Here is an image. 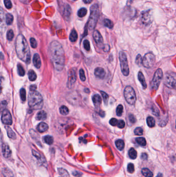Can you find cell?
Instances as JSON below:
<instances>
[{
  "mask_svg": "<svg viewBox=\"0 0 176 177\" xmlns=\"http://www.w3.org/2000/svg\"><path fill=\"white\" fill-rule=\"evenodd\" d=\"M147 158H148V155L146 153H143L142 154L141 158H142V160H146Z\"/></svg>",
  "mask_w": 176,
  "mask_h": 177,
  "instance_id": "db71d44e",
  "label": "cell"
},
{
  "mask_svg": "<svg viewBox=\"0 0 176 177\" xmlns=\"http://www.w3.org/2000/svg\"><path fill=\"white\" fill-rule=\"evenodd\" d=\"M72 10L71 7L68 4H66L64 6L63 11H62V15L66 20H68L70 19V16L71 15Z\"/></svg>",
  "mask_w": 176,
  "mask_h": 177,
  "instance_id": "5bb4252c",
  "label": "cell"
},
{
  "mask_svg": "<svg viewBox=\"0 0 176 177\" xmlns=\"http://www.w3.org/2000/svg\"><path fill=\"white\" fill-rule=\"evenodd\" d=\"M147 124L149 127H153L156 124V122L153 117H148L147 118Z\"/></svg>",
  "mask_w": 176,
  "mask_h": 177,
  "instance_id": "4316f807",
  "label": "cell"
},
{
  "mask_svg": "<svg viewBox=\"0 0 176 177\" xmlns=\"http://www.w3.org/2000/svg\"><path fill=\"white\" fill-rule=\"evenodd\" d=\"M44 141L49 145H51V144H52L53 141H54L53 137L50 135H47V136L44 137Z\"/></svg>",
  "mask_w": 176,
  "mask_h": 177,
  "instance_id": "1f68e13d",
  "label": "cell"
},
{
  "mask_svg": "<svg viewBox=\"0 0 176 177\" xmlns=\"http://www.w3.org/2000/svg\"><path fill=\"white\" fill-rule=\"evenodd\" d=\"M58 171L59 173V175H61V177H69L68 172L64 168H58Z\"/></svg>",
  "mask_w": 176,
  "mask_h": 177,
  "instance_id": "83f0119b",
  "label": "cell"
},
{
  "mask_svg": "<svg viewBox=\"0 0 176 177\" xmlns=\"http://www.w3.org/2000/svg\"><path fill=\"white\" fill-rule=\"evenodd\" d=\"M30 44L31 47L33 48H36L37 46V43L34 38H30Z\"/></svg>",
  "mask_w": 176,
  "mask_h": 177,
  "instance_id": "f6af8a7d",
  "label": "cell"
},
{
  "mask_svg": "<svg viewBox=\"0 0 176 177\" xmlns=\"http://www.w3.org/2000/svg\"><path fill=\"white\" fill-rule=\"evenodd\" d=\"M14 20V17L11 14H7L6 15V23L7 25H11Z\"/></svg>",
  "mask_w": 176,
  "mask_h": 177,
  "instance_id": "4dcf8cb0",
  "label": "cell"
},
{
  "mask_svg": "<svg viewBox=\"0 0 176 177\" xmlns=\"http://www.w3.org/2000/svg\"><path fill=\"white\" fill-rule=\"evenodd\" d=\"M135 1H137V0H128L127 2V7H131V4Z\"/></svg>",
  "mask_w": 176,
  "mask_h": 177,
  "instance_id": "f5cc1de1",
  "label": "cell"
},
{
  "mask_svg": "<svg viewBox=\"0 0 176 177\" xmlns=\"http://www.w3.org/2000/svg\"><path fill=\"white\" fill-rule=\"evenodd\" d=\"M2 154L4 157L6 158H8L11 157V150L10 149V147L6 144H3L2 145Z\"/></svg>",
  "mask_w": 176,
  "mask_h": 177,
  "instance_id": "9a60e30c",
  "label": "cell"
},
{
  "mask_svg": "<svg viewBox=\"0 0 176 177\" xmlns=\"http://www.w3.org/2000/svg\"><path fill=\"white\" fill-rule=\"evenodd\" d=\"M95 75L100 79H103L105 75V69L102 68H97L95 70Z\"/></svg>",
  "mask_w": 176,
  "mask_h": 177,
  "instance_id": "2e32d148",
  "label": "cell"
},
{
  "mask_svg": "<svg viewBox=\"0 0 176 177\" xmlns=\"http://www.w3.org/2000/svg\"><path fill=\"white\" fill-rule=\"evenodd\" d=\"M4 3L5 7L7 9H11L12 7V3H11V0H4Z\"/></svg>",
  "mask_w": 176,
  "mask_h": 177,
  "instance_id": "7dc6e473",
  "label": "cell"
},
{
  "mask_svg": "<svg viewBox=\"0 0 176 177\" xmlns=\"http://www.w3.org/2000/svg\"><path fill=\"white\" fill-rule=\"evenodd\" d=\"M69 99L70 100H68L69 102H70V103L72 104L73 105L75 104L79 100L78 96L76 95L75 93L70 94V96H69Z\"/></svg>",
  "mask_w": 176,
  "mask_h": 177,
  "instance_id": "cb8c5ba5",
  "label": "cell"
},
{
  "mask_svg": "<svg viewBox=\"0 0 176 177\" xmlns=\"http://www.w3.org/2000/svg\"><path fill=\"white\" fill-rule=\"evenodd\" d=\"M28 104L32 109H41L44 105L42 96L37 91H31L28 94Z\"/></svg>",
  "mask_w": 176,
  "mask_h": 177,
  "instance_id": "3957f363",
  "label": "cell"
},
{
  "mask_svg": "<svg viewBox=\"0 0 176 177\" xmlns=\"http://www.w3.org/2000/svg\"><path fill=\"white\" fill-rule=\"evenodd\" d=\"M123 107L122 105H119L116 108V114L119 117L122 116L123 113Z\"/></svg>",
  "mask_w": 176,
  "mask_h": 177,
  "instance_id": "f35d334b",
  "label": "cell"
},
{
  "mask_svg": "<svg viewBox=\"0 0 176 177\" xmlns=\"http://www.w3.org/2000/svg\"><path fill=\"white\" fill-rule=\"evenodd\" d=\"M138 79H139V81L140 82V83H141L143 88H144V89H146L147 86V83L146 82V81H145V77H144L143 74L141 72H139V74H138Z\"/></svg>",
  "mask_w": 176,
  "mask_h": 177,
  "instance_id": "ffe728a7",
  "label": "cell"
},
{
  "mask_svg": "<svg viewBox=\"0 0 176 177\" xmlns=\"http://www.w3.org/2000/svg\"><path fill=\"white\" fill-rule=\"evenodd\" d=\"M83 46H84V48L86 51H89L91 49V46H90V43H89V41L88 40H84L83 41Z\"/></svg>",
  "mask_w": 176,
  "mask_h": 177,
  "instance_id": "60d3db41",
  "label": "cell"
},
{
  "mask_svg": "<svg viewBox=\"0 0 176 177\" xmlns=\"http://www.w3.org/2000/svg\"><path fill=\"white\" fill-rule=\"evenodd\" d=\"M72 1H76L77 0H72Z\"/></svg>",
  "mask_w": 176,
  "mask_h": 177,
  "instance_id": "94428289",
  "label": "cell"
},
{
  "mask_svg": "<svg viewBox=\"0 0 176 177\" xmlns=\"http://www.w3.org/2000/svg\"><path fill=\"white\" fill-rule=\"evenodd\" d=\"M115 144L117 149L119 150H122L125 147L124 141L122 139H118L115 141Z\"/></svg>",
  "mask_w": 176,
  "mask_h": 177,
  "instance_id": "484cf974",
  "label": "cell"
},
{
  "mask_svg": "<svg viewBox=\"0 0 176 177\" xmlns=\"http://www.w3.org/2000/svg\"><path fill=\"white\" fill-rule=\"evenodd\" d=\"M47 114L44 110H41L38 113L36 116V119L39 121H43L47 119Z\"/></svg>",
  "mask_w": 176,
  "mask_h": 177,
  "instance_id": "44dd1931",
  "label": "cell"
},
{
  "mask_svg": "<svg viewBox=\"0 0 176 177\" xmlns=\"http://www.w3.org/2000/svg\"><path fill=\"white\" fill-rule=\"evenodd\" d=\"M87 11L85 8L83 7L78 11V16L80 18L84 17L87 14Z\"/></svg>",
  "mask_w": 176,
  "mask_h": 177,
  "instance_id": "e575fe53",
  "label": "cell"
},
{
  "mask_svg": "<svg viewBox=\"0 0 176 177\" xmlns=\"http://www.w3.org/2000/svg\"><path fill=\"white\" fill-rule=\"evenodd\" d=\"M129 119L130 121L132 123H135L136 121L135 117L134 115L132 114H130L129 115Z\"/></svg>",
  "mask_w": 176,
  "mask_h": 177,
  "instance_id": "816d5d0a",
  "label": "cell"
},
{
  "mask_svg": "<svg viewBox=\"0 0 176 177\" xmlns=\"http://www.w3.org/2000/svg\"><path fill=\"white\" fill-rule=\"evenodd\" d=\"M101 94L102 96L103 97V101L105 102V104H108V100H109V96L106 93L103 91H101Z\"/></svg>",
  "mask_w": 176,
  "mask_h": 177,
  "instance_id": "ee69618b",
  "label": "cell"
},
{
  "mask_svg": "<svg viewBox=\"0 0 176 177\" xmlns=\"http://www.w3.org/2000/svg\"><path fill=\"white\" fill-rule=\"evenodd\" d=\"M28 79L31 82L35 81L37 79V75H36V73L33 70H30L28 71Z\"/></svg>",
  "mask_w": 176,
  "mask_h": 177,
  "instance_id": "f1b7e54d",
  "label": "cell"
},
{
  "mask_svg": "<svg viewBox=\"0 0 176 177\" xmlns=\"http://www.w3.org/2000/svg\"><path fill=\"white\" fill-rule=\"evenodd\" d=\"M104 25L109 29H112L114 27V24L112 21L108 19H105L104 20Z\"/></svg>",
  "mask_w": 176,
  "mask_h": 177,
  "instance_id": "d590c367",
  "label": "cell"
},
{
  "mask_svg": "<svg viewBox=\"0 0 176 177\" xmlns=\"http://www.w3.org/2000/svg\"><path fill=\"white\" fill-rule=\"evenodd\" d=\"M163 78V72L161 69H158L154 73V76L150 83V88L153 90H157L159 88Z\"/></svg>",
  "mask_w": 176,
  "mask_h": 177,
  "instance_id": "ba28073f",
  "label": "cell"
},
{
  "mask_svg": "<svg viewBox=\"0 0 176 177\" xmlns=\"http://www.w3.org/2000/svg\"><path fill=\"white\" fill-rule=\"evenodd\" d=\"M136 63L139 65L143 64V58L140 55H138L136 58Z\"/></svg>",
  "mask_w": 176,
  "mask_h": 177,
  "instance_id": "7bdbcfd3",
  "label": "cell"
},
{
  "mask_svg": "<svg viewBox=\"0 0 176 177\" xmlns=\"http://www.w3.org/2000/svg\"><path fill=\"white\" fill-rule=\"evenodd\" d=\"M48 125L45 122H41L38 125L37 129L40 133H44L48 130Z\"/></svg>",
  "mask_w": 176,
  "mask_h": 177,
  "instance_id": "d6986e66",
  "label": "cell"
},
{
  "mask_svg": "<svg viewBox=\"0 0 176 177\" xmlns=\"http://www.w3.org/2000/svg\"><path fill=\"white\" fill-rule=\"evenodd\" d=\"M36 85H32L31 86H30V90L31 91H36Z\"/></svg>",
  "mask_w": 176,
  "mask_h": 177,
  "instance_id": "9f6ffc18",
  "label": "cell"
},
{
  "mask_svg": "<svg viewBox=\"0 0 176 177\" xmlns=\"http://www.w3.org/2000/svg\"><path fill=\"white\" fill-rule=\"evenodd\" d=\"M129 155L131 159L134 160L137 157V152L134 148H131L129 151Z\"/></svg>",
  "mask_w": 176,
  "mask_h": 177,
  "instance_id": "f546056e",
  "label": "cell"
},
{
  "mask_svg": "<svg viewBox=\"0 0 176 177\" xmlns=\"http://www.w3.org/2000/svg\"><path fill=\"white\" fill-rule=\"evenodd\" d=\"M90 16H89L88 21L87 23L88 28L90 30H94L99 18V8L97 4H95L91 7L90 8Z\"/></svg>",
  "mask_w": 176,
  "mask_h": 177,
  "instance_id": "277c9868",
  "label": "cell"
},
{
  "mask_svg": "<svg viewBox=\"0 0 176 177\" xmlns=\"http://www.w3.org/2000/svg\"><path fill=\"white\" fill-rule=\"evenodd\" d=\"M118 122V121L116 119H115V118H112V119L109 120V124H111L112 126H117Z\"/></svg>",
  "mask_w": 176,
  "mask_h": 177,
  "instance_id": "681fc988",
  "label": "cell"
},
{
  "mask_svg": "<svg viewBox=\"0 0 176 177\" xmlns=\"http://www.w3.org/2000/svg\"><path fill=\"white\" fill-rule=\"evenodd\" d=\"M156 58L154 55L152 53H147L143 58V64L145 68L150 69L152 68L156 61Z\"/></svg>",
  "mask_w": 176,
  "mask_h": 177,
  "instance_id": "9c48e42d",
  "label": "cell"
},
{
  "mask_svg": "<svg viewBox=\"0 0 176 177\" xmlns=\"http://www.w3.org/2000/svg\"><path fill=\"white\" fill-rule=\"evenodd\" d=\"M93 38L97 45L99 47H103V39L101 35L98 30H95L93 33Z\"/></svg>",
  "mask_w": 176,
  "mask_h": 177,
  "instance_id": "4fadbf2b",
  "label": "cell"
},
{
  "mask_svg": "<svg viewBox=\"0 0 176 177\" xmlns=\"http://www.w3.org/2000/svg\"><path fill=\"white\" fill-rule=\"evenodd\" d=\"M33 62L35 67H36L37 69L41 68V58H40L39 55L37 53H35L33 56Z\"/></svg>",
  "mask_w": 176,
  "mask_h": 177,
  "instance_id": "e0dca14e",
  "label": "cell"
},
{
  "mask_svg": "<svg viewBox=\"0 0 176 177\" xmlns=\"http://www.w3.org/2000/svg\"><path fill=\"white\" fill-rule=\"evenodd\" d=\"M103 49L105 52H108L109 50V46L108 45H105L103 47Z\"/></svg>",
  "mask_w": 176,
  "mask_h": 177,
  "instance_id": "11a10c76",
  "label": "cell"
},
{
  "mask_svg": "<svg viewBox=\"0 0 176 177\" xmlns=\"http://www.w3.org/2000/svg\"><path fill=\"white\" fill-rule=\"evenodd\" d=\"M136 141L140 146H145L146 145V140L144 137H138L136 138Z\"/></svg>",
  "mask_w": 176,
  "mask_h": 177,
  "instance_id": "836d02e7",
  "label": "cell"
},
{
  "mask_svg": "<svg viewBox=\"0 0 176 177\" xmlns=\"http://www.w3.org/2000/svg\"><path fill=\"white\" fill-rule=\"evenodd\" d=\"M79 78L82 82H85L86 80L85 75L84 73V70L83 69H80L79 71Z\"/></svg>",
  "mask_w": 176,
  "mask_h": 177,
  "instance_id": "b9f144b4",
  "label": "cell"
},
{
  "mask_svg": "<svg viewBox=\"0 0 176 177\" xmlns=\"http://www.w3.org/2000/svg\"><path fill=\"white\" fill-rule=\"evenodd\" d=\"M141 20L144 24L149 25L152 21V14L150 10L144 11L141 13Z\"/></svg>",
  "mask_w": 176,
  "mask_h": 177,
  "instance_id": "8fae6325",
  "label": "cell"
},
{
  "mask_svg": "<svg viewBox=\"0 0 176 177\" xmlns=\"http://www.w3.org/2000/svg\"><path fill=\"white\" fill-rule=\"evenodd\" d=\"M128 171L129 173L133 174L134 172V166L132 163H130L128 165Z\"/></svg>",
  "mask_w": 176,
  "mask_h": 177,
  "instance_id": "c3c4849f",
  "label": "cell"
},
{
  "mask_svg": "<svg viewBox=\"0 0 176 177\" xmlns=\"http://www.w3.org/2000/svg\"><path fill=\"white\" fill-rule=\"evenodd\" d=\"M7 38L8 39V41H11L13 40L14 37V33L13 32V30H10L7 32Z\"/></svg>",
  "mask_w": 176,
  "mask_h": 177,
  "instance_id": "ab89813d",
  "label": "cell"
},
{
  "mask_svg": "<svg viewBox=\"0 0 176 177\" xmlns=\"http://www.w3.org/2000/svg\"><path fill=\"white\" fill-rule=\"evenodd\" d=\"M59 112L62 115L66 116V115L68 114L69 110L68 108H67V107L63 105V106H62L59 108Z\"/></svg>",
  "mask_w": 176,
  "mask_h": 177,
  "instance_id": "d6a6232c",
  "label": "cell"
},
{
  "mask_svg": "<svg viewBox=\"0 0 176 177\" xmlns=\"http://www.w3.org/2000/svg\"><path fill=\"white\" fill-rule=\"evenodd\" d=\"M20 95L22 102H25L26 100V91L24 88H22L20 91Z\"/></svg>",
  "mask_w": 176,
  "mask_h": 177,
  "instance_id": "74e56055",
  "label": "cell"
},
{
  "mask_svg": "<svg viewBox=\"0 0 176 177\" xmlns=\"http://www.w3.org/2000/svg\"><path fill=\"white\" fill-rule=\"evenodd\" d=\"M19 1H20L21 3L24 4H27L28 3V0H19Z\"/></svg>",
  "mask_w": 176,
  "mask_h": 177,
  "instance_id": "680465c9",
  "label": "cell"
},
{
  "mask_svg": "<svg viewBox=\"0 0 176 177\" xmlns=\"http://www.w3.org/2000/svg\"><path fill=\"white\" fill-rule=\"evenodd\" d=\"M124 96L125 100L129 104L133 105L136 100L135 92L133 88L131 86H127L124 90Z\"/></svg>",
  "mask_w": 176,
  "mask_h": 177,
  "instance_id": "8992f818",
  "label": "cell"
},
{
  "mask_svg": "<svg viewBox=\"0 0 176 177\" xmlns=\"http://www.w3.org/2000/svg\"><path fill=\"white\" fill-rule=\"evenodd\" d=\"M77 39H78V33L75 29H73L70 33L69 39L71 42H76Z\"/></svg>",
  "mask_w": 176,
  "mask_h": 177,
  "instance_id": "603a6c76",
  "label": "cell"
},
{
  "mask_svg": "<svg viewBox=\"0 0 176 177\" xmlns=\"http://www.w3.org/2000/svg\"><path fill=\"white\" fill-rule=\"evenodd\" d=\"M5 129L6 130L7 133L8 135V136L11 139H16V134L15 133V132L13 131V130L8 126H5Z\"/></svg>",
  "mask_w": 176,
  "mask_h": 177,
  "instance_id": "7402d4cb",
  "label": "cell"
},
{
  "mask_svg": "<svg viewBox=\"0 0 176 177\" xmlns=\"http://www.w3.org/2000/svg\"><path fill=\"white\" fill-rule=\"evenodd\" d=\"M119 61H120L121 71L123 75L128 76L129 75V68L128 65V59L126 54L123 51L119 52Z\"/></svg>",
  "mask_w": 176,
  "mask_h": 177,
  "instance_id": "5b68a950",
  "label": "cell"
},
{
  "mask_svg": "<svg viewBox=\"0 0 176 177\" xmlns=\"http://www.w3.org/2000/svg\"></svg>",
  "mask_w": 176,
  "mask_h": 177,
  "instance_id": "be15d7a7",
  "label": "cell"
},
{
  "mask_svg": "<svg viewBox=\"0 0 176 177\" xmlns=\"http://www.w3.org/2000/svg\"><path fill=\"white\" fill-rule=\"evenodd\" d=\"M117 126L119 128V129H123L125 126V122L123 120H119L118 122V124H117Z\"/></svg>",
  "mask_w": 176,
  "mask_h": 177,
  "instance_id": "f907efd6",
  "label": "cell"
},
{
  "mask_svg": "<svg viewBox=\"0 0 176 177\" xmlns=\"http://www.w3.org/2000/svg\"><path fill=\"white\" fill-rule=\"evenodd\" d=\"M142 174L145 177H153V174L149 169L144 168L142 170Z\"/></svg>",
  "mask_w": 176,
  "mask_h": 177,
  "instance_id": "d4e9b609",
  "label": "cell"
},
{
  "mask_svg": "<svg viewBox=\"0 0 176 177\" xmlns=\"http://www.w3.org/2000/svg\"><path fill=\"white\" fill-rule=\"evenodd\" d=\"M83 1L84 3L88 4L91 3L93 1V0H83Z\"/></svg>",
  "mask_w": 176,
  "mask_h": 177,
  "instance_id": "6f0895ef",
  "label": "cell"
},
{
  "mask_svg": "<svg viewBox=\"0 0 176 177\" xmlns=\"http://www.w3.org/2000/svg\"><path fill=\"white\" fill-rule=\"evenodd\" d=\"M174 1H176V0H174Z\"/></svg>",
  "mask_w": 176,
  "mask_h": 177,
  "instance_id": "6125c7cd",
  "label": "cell"
},
{
  "mask_svg": "<svg viewBox=\"0 0 176 177\" xmlns=\"http://www.w3.org/2000/svg\"><path fill=\"white\" fill-rule=\"evenodd\" d=\"M68 76V82H67V86L69 89H71L72 88H73L75 82H76V73L74 69H70L69 71Z\"/></svg>",
  "mask_w": 176,
  "mask_h": 177,
  "instance_id": "7c38bea8",
  "label": "cell"
},
{
  "mask_svg": "<svg viewBox=\"0 0 176 177\" xmlns=\"http://www.w3.org/2000/svg\"><path fill=\"white\" fill-rule=\"evenodd\" d=\"M164 83L168 88L176 90V74L174 73H167L164 78Z\"/></svg>",
  "mask_w": 176,
  "mask_h": 177,
  "instance_id": "52a82bcc",
  "label": "cell"
},
{
  "mask_svg": "<svg viewBox=\"0 0 176 177\" xmlns=\"http://www.w3.org/2000/svg\"><path fill=\"white\" fill-rule=\"evenodd\" d=\"M49 53L55 69L58 71H62L65 66V57L62 45L58 41L52 42L49 48Z\"/></svg>",
  "mask_w": 176,
  "mask_h": 177,
  "instance_id": "6da1fadb",
  "label": "cell"
},
{
  "mask_svg": "<svg viewBox=\"0 0 176 177\" xmlns=\"http://www.w3.org/2000/svg\"><path fill=\"white\" fill-rule=\"evenodd\" d=\"M134 132V134H135L136 135L140 136V135H143V129H142L141 127H137V128H136V129H135Z\"/></svg>",
  "mask_w": 176,
  "mask_h": 177,
  "instance_id": "bcb514c9",
  "label": "cell"
},
{
  "mask_svg": "<svg viewBox=\"0 0 176 177\" xmlns=\"http://www.w3.org/2000/svg\"><path fill=\"white\" fill-rule=\"evenodd\" d=\"M17 68L18 73L19 74V75L22 76H22H24V75H25V71H24L23 66L19 64H18Z\"/></svg>",
  "mask_w": 176,
  "mask_h": 177,
  "instance_id": "8d00e7d4",
  "label": "cell"
},
{
  "mask_svg": "<svg viewBox=\"0 0 176 177\" xmlns=\"http://www.w3.org/2000/svg\"><path fill=\"white\" fill-rule=\"evenodd\" d=\"M1 120L3 123L7 126H11L13 123L12 117L8 110L4 109L2 111Z\"/></svg>",
  "mask_w": 176,
  "mask_h": 177,
  "instance_id": "30bf717a",
  "label": "cell"
},
{
  "mask_svg": "<svg viewBox=\"0 0 176 177\" xmlns=\"http://www.w3.org/2000/svg\"><path fill=\"white\" fill-rule=\"evenodd\" d=\"M92 102L94 103L95 106L96 108H98L100 106L102 102L101 97L99 94H97L94 95L92 98Z\"/></svg>",
  "mask_w": 176,
  "mask_h": 177,
  "instance_id": "ac0fdd59",
  "label": "cell"
},
{
  "mask_svg": "<svg viewBox=\"0 0 176 177\" xmlns=\"http://www.w3.org/2000/svg\"><path fill=\"white\" fill-rule=\"evenodd\" d=\"M16 51L18 57L24 62L29 64L31 62V52L27 39L22 34H19L16 38Z\"/></svg>",
  "mask_w": 176,
  "mask_h": 177,
  "instance_id": "7a4b0ae2",
  "label": "cell"
},
{
  "mask_svg": "<svg viewBox=\"0 0 176 177\" xmlns=\"http://www.w3.org/2000/svg\"><path fill=\"white\" fill-rule=\"evenodd\" d=\"M156 177H163V175H162V174H161V173H159L158 175H157V176Z\"/></svg>",
  "mask_w": 176,
  "mask_h": 177,
  "instance_id": "91938a15",
  "label": "cell"
}]
</instances>
